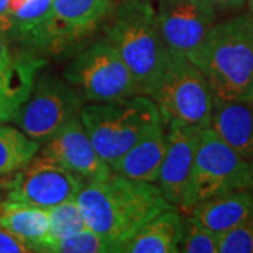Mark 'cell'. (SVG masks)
<instances>
[{
	"label": "cell",
	"instance_id": "1",
	"mask_svg": "<svg viewBox=\"0 0 253 253\" xmlns=\"http://www.w3.org/2000/svg\"><path fill=\"white\" fill-rule=\"evenodd\" d=\"M76 201L86 226L109 241L116 253H121L151 219L173 208L156 183L132 180L114 172L106 179L86 181Z\"/></svg>",
	"mask_w": 253,
	"mask_h": 253
},
{
	"label": "cell",
	"instance_id": "2",
	"mask_svg": "<svg viewBox=\"0 0 253 253\" xmlns=\"http://www.w3.org/2000/svg\"><path fill=\"white\" fill-rule=\"evenodd\" d=\"M212 90L214 99L253 96V17L251 13L215 23L189 58Z\"/></svg>",
	"mask_w": 253,
	"mask_h": 253
},
{
	"label": "cell",
	"instance_id": "3",
	"mask_svg": "<svg viewBox=\"0 0 253 253\" xmlns=\"http://www.w3.org/2000/svg\"><path fill=\"white\" fill-rule=\"evenodd\" d=\"M106 37L135 79L139 94L149 96L169 51L163 42L152 0H121L109 14Z\"/></svg>",
	"mask_w": 253,
	"mask_h": 253
},
{
	"label": "cell",
	"instance_id": "4",
	"mask_svg": "<svg viewBox=\"0 0 253 253\" xmlns=\"http://www.w3.org/2000/svg\"><path fill=\"white\" fill-rule=\"evenodd\" d=\"M79 116L93 146L110 168L151 128L162 123L156 104L145 94L109 103H89L82 107Z\"/></svg>",
	"mask_w": 253,
	"mask_h": 253
},
{
	"label": "cell",
	"instance_id": "5",
	"mask_svg": "<svg viewBox=\"0 0 253 253\" xmlns=\"http://www.w3.org/2000/svg\"><path fill=\"white\" fill-rule=\"evenodd\" d=\"M163 124L179 123L204 129L210 126L214 94L206 76L189 58L169 55L149 96Z\"/></svg>",
	"mask_w": 253,
	"mask_h": 253
},
{
	"label": "cell",
	"instance_id": "6",
	"mask_svg": "<svg viewBox=\"0 0 253 253\" xmlns=\"http://www.w3.org/2000/svg\"><path fill=\"white\" fill-rule=\"evenodd\" d=\"M235 190H253L252 166L210 128L200 132L197 152L179 210Z\"/></svg>",
	"mask_w": 253,
	"mask_h": 253
},
{
	"label": "cell",
	"instance_id": "7",
	"mask_svg": "<svg viewBox=\"0 0 253 253\" xmlns=\"http://www.w3.org/2000/svg\"><path fill=\"white\" fill-rule=\"evenodd\" d=\"M63 78L89 103H109L139 94L129 68L107 37L76 52Z\"/></svg>",
	"mask_w": 253,
	"mask_h": 253
},
{
	"label": "cell",
	"instance_id": "8",
	"mask_svg": "<svg viewBox=\"0 0 253 253\" xmlns=\"http://www.w3.org/2000/svg\"><path fill=\"white\" fill-rule=\"evenodd\" d=\"M84 97L69 82L56 73L37 76L27 101L13 121L30 138L45 142L69 120L79 116Z\"/></svg>",
	"mask_w": 253,
	"mask_h": 253
},
{
	"label": "cell",
	"instance_id": "9",
	"mask_svg": "<svg viewBox=\"0 0 253 253\" xmlns=\"http://www.w3.org/2000/svg\"><path fill=\"white\" fill-rule=\"evenodd\" d=\"M84 181L55 159L40 155L16 172L7 189V200L40 208L76 199Z\"/></svg>",
	"mask_w": 253,
	"mask_h": 253
},
{
	"label": "cell",
	"instance_id": "10",
	"mask_svg": "<svg viewBox=\"0 0 253 253\" xmlns=\"http://www.w3.org/2000/svg\"><path fill=\"white\" fill-rule=\"evenodd\" d=\"M158 26L169 54L190 58L210 28L217 10L204 0H152Z\"/></svg>",
	"mask_w": 253,
	"mask_h": 253
},
{
	"label": "cell",
	"instance_id": "11",
	"mask_svg": "<svg viewBox=\"0 0 253 253\" xmlns=\"http://www.w3.org/2000/svg\"><path fill=\"white\" fill-rule=\"evenodd\" d=\"M46 54L61 55L82 42L109 17L111 0H52Z\"/></svg>",
	"mask_w": 253,
	"mask_h": 253
},
{
	"label": "cell",
	"instance_id": "12",
	"mask_svg": "<svg viewBox=\"0 0 253 253\" xmlns=\"http://www.w3.org/2000/svg\"><path fill=\"white\" fill-rule=\"evenodd\" d=\"M44 144L41 154L61 163L84 183L106 179L113 173L93 146L81 116L69 120Z\"/></svg>",
	"mask_w": 253,
	"mask_h": 253
},
{
	"label": "cell",
	"instance_id": "13",
	"mask_svg": "<svg viewBox=\"0 0 253 253\" xmlns=\"http://www.w3.org/2000/svg\"><path fill=\"white\" fill-rule=\"evenodd\" d=\"M166 152L156 181L165 199L179 208L197 152L201 129L179 123L166 124Z\"/></svg>",
	"mask_w": 253,
	"mask_h": 253
},
{
	"label": "cell",
	"instance_id": "14",
	"mask_svg": "<svg viewBox=\"0 0 253 253\" xmlns=\"http://www.w3.org/2000/svg\"><path fill=\"white\" fill-rule=\"evenodd\" d=\"M210 128L245 161L253 162V101L214 99Z\"/></svg>",
	"mask_w": 253,
	"mask_h": 253
},
{
	"label": "cell",
	"instance_id": "15",
	"mask_svg": "<svg viewBox=\"0 0 253 253\" xmlns=\"http://www.w3.org/2000/svg\"><path fill=\"white\" fill-rule=\"evenodd\" d=\"M44 65L45 61L31 51L13 54L10 65L0 73V124L13 121L31 94L38 72Z\"/></svg>",
	"mask_w": 253,
	"mask_h": 253
},
{
	"label": "cell",
	"instance_id": "16",
	"mask_svg": "<svg viewBox=\"0 0 253 253\" xmlns=\"http://www.w3.org/2000/svg\"><path fill=\"white\" fill-rule=\"evenodd\" d=\"M165 152L166 132L163 131V123H158L117 162L111 165V170L132 180L156 183L159 179Z\"/></svg>",
	"mask_w": 253,
	"mask_h": 253
},
{
	"label": "cell",
	"instance_id": "17",
	"mask_svg": "<svg viewBox=\"0 0 253 253\" xmlns=\"http://www.w3.org/2000/svg\"><path fill=\"white\" fill-rule=\"evenodd\" d=\"M190 217L219 235L241 225L253 215L252 190H235L201 201L189 211Z\"/></svg>",
	"mask_w": 253,
	"mask_h": 253
},
{
	"label": "cell",
	"instance_id": "18",
	"mask_svg": "<svg viewBox=\"0 0 253 253\" xmlns=\"http://www.w3.org/2000/svg\"><path fill=\"white\" fill-rule=\"evenodd\" d=\"M184 218L179 208H169L144 225L126 242V253H176L183 236Z\"/></svg>",
	"mask_w": 253,
	"mask_h": 253
},
{
	"label": "cell",
	"instance_id": "19",
	"mask_svg": "<svg viewBox=\"0 0 253 253\" xmlns=\"http://www.w3.org/2000/svg\"><path fill=\"white\" fill-rule=\"evenodd\" d=\"M0 226L27 244L33 252H45L49 232L45 208L7 200L0 204Z\"/></svg>",
	"mask_w": 253,
	"mask_h": 253
},
{
	"label": "cell",
	"instance_id": "20",
	"mask_svg": "<svg viewBox=\"0 0 253 253\" xmlns=\"http://www.w3.org/2000/svg\"><path fill=\"white\" fill-rule=\"evenodd\" d=\"M52 14V0H27L21 9L10 14V38L24 44L28 51L46 54Z\"/></svg>",
	"mask_w": 253,
	"mask_h": 253
},
{
	"label": "cell",
	"instance_id": "21",
	"mask_svg": "<svg viewBox=\"0 0 253 253\" xmlns=\"http://www.w3.org/2000/svg\"><path fill=\"white\" fill-rule=\"evenodd\" d=\"M40 142L21 129L0 126V176L23 169L38 152Z\"/></svg>",
	"mask_w": 253,
	"mask_h": 253
},
{
	"label": "cell",
	"instance_id": "22",
	"mask_svg": "<svg viewBox=\"0 0 253 253\" xmlns=\"http://www.w3.org/2000/svg\"><path fill=\"white\" fill-rule=\"evenodd\" d=\"M49 217V232L45 252H49L51 246L66 236L86 228L84 218L82 215L81 207L76 199L63 201L58 206L48 208Z\"/></svg>",
	"mask_w": 253,
	"mask_h": 253
},
{
	"label": "cell",
	"instance_id": "23",
	"mask_svg": "<svg viewBox=\"0 0 253 253\" xmlns=\"http://www.w3.org/2000/svg\"><path fill=\"white\" fill-rule=\"evenodd\" d=\"M52 253H116L109 241L93 231L83 228L51 246Z\"/></svg>",
	"mask_w": 253,
	"mask_h": 253
},
{
	"label": "cell",
	"instance_id": "24",
	"mask_svg": "<svg viewBox=\"0 0 253 253\" xmlns=\"http://www.w3.org/2000/svg\"><path fill=\"white\" fill-rule=\"evenodd\" d=\"M221 235L201 225L189 215L184 218L183 236L179 252L184 253H218Z\"/></svg>",
	"mask_w": 253,
	"mask_h": 253
},
{
	"label": "cell",
	"instance_id": "25",
	"mask_svg": "<svg viewBox=\"0 0 253 253\" xmlns=\"http://www.w3.org/2000/svg\"><path fill=\"white\" fill-rule=\"evenodd\" d=\"M218 253H253V215L221 235Z\"/></svg>",
	"mask_w": 253,
	"mask_h": 253
},
{
	"label": "cell",
	"instance_id": "26",
	"mask_svg": "<svg viewBox=\"0 0 253 253\" xmlns=\"http://www.w3.org/2000/svg\"><path fill=\"white\" fill-rule=\"evenodd\" d=\"M33 252L27 244H24L17 236L7 232L0 226V253H26Z\"/></svg>",
	"mask_w": 253,
	"mask_h": 253
},
{
	"label": "cell",
	"instance_id": "27",
	"mask_svg": "<svg viewBox=\"0 0 253 253\" xmlns=\"http://www.w3.org/2000/svg\"><path fill=\"white\" fill-rule=\"evenodd\" d=\"M9 31L6 28L0 27V73L3 72L13 59V51L9 45Z\"/></svg>",
	"mask_w": 253,
	"mask_h": 253
},
{
	"label": "cell",
	"instance_id": "28",
	"mask_svg": "<svg viewBox=\"0 0 253 253\" xmlns=\"http://www.w3.org/2000/svg\"><path fill=\"white\" fill-rule=\"evenodd\" d=\"M211 4L217 11H232L241 10L246 4L248 0H204Z\"/></svg>",
	"mask_w": 253,
	"mask_h": 253
},
{
	"label": "cell",
	"instance_id": "29",
	"mask_svg": "<svg viewBox=\"0 0 253 253\" xmlns=\"http://www.w3.org/2000/svg\"><path fill=\"white\" fill-rule=\"evenodd\" d=\"M0 27L6 28L7 31L11 27V18L9 11V0H0Z\"/></svg>",
	"mask_w": 253,
	"mask_h": 253
},
{
	"label": "cell",
	"instance_id": "30",
	"mask_svg": "<svg viewBox=\"0 0 253 253\" xmlns=\"http://www.w3.org/2000/svg\"><path fill=\"white\" fill-rule=\"evenodd\" d=\"M246 3H248V6H249V13L252 14L253 17V0H248Z\"/></svg>",
	"mask_w": 253,
	"mask_h": 253
},
{
	"label": "cell",
	"instance_id": "31",
	"mask_svg": "<svg viewBox=\"0 0 253 253\" xmlns=\"http://www.w3.org/2000/svg\"><path fill=\"white\" fill-rule=\"evenodd\" d=\"M251 166H252V172H253V162L251 163Z\"/></svg>",
	"mask_w": 253,
	"mask_h": 253
},
{
	"label": "cell",
	"instance_id": "32",
	"mask_svg": "<svg viewBox=\"0 0 253 253\" xmlns=\"http://www.w3.org/2000/svg\"><path fill=\"white\" fill-rule=\"evenodd\" d=\"M251 100H252V101H253V96H252V97H251Z\"/></svg>",
	"mask_w": 253,
	"mask_h": 253
}]
</instances>
